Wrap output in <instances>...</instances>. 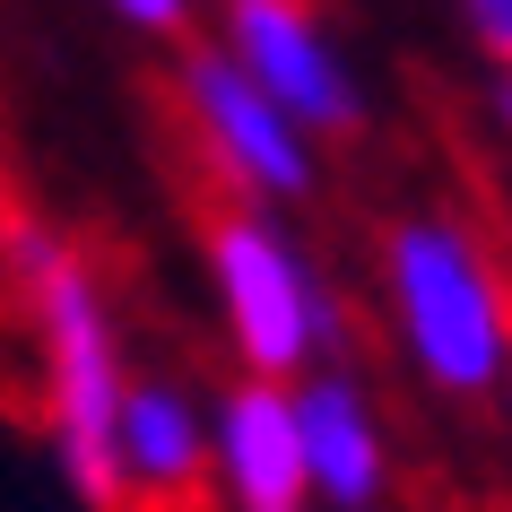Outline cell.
I'll return each instance as SVG.
<instances>
[{
	"mask_svg": "<svg viewBox=\"0 0 512 512\" xmlns=\"http://www.w3.org/2000/svg\"><path fill=\"white\" fill-rule=\"evenodd\" d=\"M209 287H217V313H226V339H235L243 374L296 382L313 365H330L339 296L322 287L313 252L278 226V209L235 200V209L209 217Z\"/></svg>",
	"mask_w": 512,
	"mask_h": 512,
	"instance_id": "cell-3",
	"label": "cell"
},
{
	"mask_svg": "<svg viewBox=\"0 0 512 512\" xmlns=\"http://www.w3.org/2000/svg\"><path fill=\"white\" fill-rule=\"evenodd\" d=\"M495 400H504V417H512V365H504V382H495Z\"/></svg>",
	"mask_w": 512,
	"mask_h": 512,
	"instance_id": "cell-12",
	"label": "cell"
},
{
	"mask_svg": "<svg viewBox=\"0 0 512 512\" xmlns=\"http://www.w3.org/2000/svg\"><path fill=\"white\" fill-rule=\"evenodd\" d=\"M209 486L226 512H313L304 486V434H296V391L243 374L209 408Z\"/></svg>",
	"mask_w": 512,
	"mask_h": 512,
	"instance_id": "cell-6",
	"label": "cell"
},
{
	"mask_svg": "<svg viewBox=\"0 0 512 512\" xmlns=\"http://www.w3.org/2000/svg\"><path fill=\"white\" fill-rule=\"evenodd\" d=\"M287 391H296L313 512H382V495H391V434H382L374 391H365L348 365H313V374H296Z\"/></svg>",
	"mask_w": 512,
	"mask_h": 512,
	"instance_id": "cell-7",
	"label": "cell"
},
{
	"mask_svg": "<svg viewBox=\"0 0 512 512\" xmlns=\"http://www.w3.org/2000/svg\"><path fill=\"white\" fill-rule=\"evenodd\" d=\"M113 478H122V504H191L209 486V408L165 374H131L113 408Z\"/></svg>",
	"mask_w": 512,
	"mask_h": 512,
	"instance_id": "cell-8",
	"label": "cell"
},
{
	"mask_svg": "<svg viewBox=\"0 0 512 512\" xmlns=\"http://www.w3.org/2000/svg\"><path fill=\"white\" fill-rule=\"evenodd\" d=\"M113 18H122V27L131 35H157V44H183L191 35V9H200V0H105Z\"/></svg>",
	"mask_w": 512,
	"mask_h": 512,
	"instance_id": "cell-9",
	"label": "cell"
},
{
	"mask_svg": "<svg viewBox=\"0 0 512 512\" xmlns=\"http://www.w3.org/2000/svg\"><path fill=\"white\" fill-rule=\"evenodd\" d=\"M174 105H183L191 148L209 157V174L235 200L287 209V200L313 191V148L322 139L304 131V122H287L261 87L243 79L235 61H226V44H183V61H174Z\"/></svg>",
	"mask_w": 512,
	"mask_h": 512,
	"instance_id": "cell-4",
	"label": "cell"
},
{
	"mask_svg": "<svg viewBox=\"0 0 512 512\" xmlns=\"http://www.w3.org/2000/svg\"><path fill=\"white\" fill-rule=\"evenodd\" d=\"M486 113H495V131L512 139V61H495V79H486Z\"/></svg>",
	"mask_w": 512,
	"mask_h": 512,
	"instance_id": "cell-11",
	"label": "cell"
},
{
	"mask_svg": "<svg viewBox=\"0 0 512 512\" xmlns=\"http://www.w3.org/2000/svg\"><path fill=\"white\" fill-rule=\"evenodd\" d=\"M9 278H18L27 322H35V391H44V434H53L61 478L96 512H131L122 478H113V408L131 391V365H122V330H113L105 287L35 217H9Z\"/></svg>",
	"mask_w": 512,
	"mask_h": 512,
	"instance_id": "cell-1",
	"label": "cell"
},
{
	"mask_svg": "<svg viewBox=\"0 0 512 512\" xmlns=\"http://www.w3.org/2000/svg\"><path fill=\"white\" fill-rule=\"evenodd\" d=\"M382 322L391 348L443 400H495L512 365V278L495 243L452 209H417L382 235Z\"/></svg>",
	"mask_w": 512,
	"mask_h": 512,
	"instance_id": "cell-2",
	"label": "cell"
},
{
	"mask_svg": "<svg viewBox=\"0 0 512 512\" xmlns=\"http://www.w3.org/2000/svg\"><path fill=\"white\" fill-rule=\"evenodd\" d=\"M217 44L243 79L261 87L287 122H304L313 139L365 131V87H356L339 35L322 27L313 0H217Z\"/></svg>",
	"mask_w": 512,
	"mask_h": 512,
	"instance_id": "cell-5",
	"label": "cell"
},
{
	"mask_svg": "<svg viewBox=\"0 0 512 512\" xmlns=\"http://www.w3.org/2000/svg\"><path fill=\"white\" fill-rule=\"evenodd\" d=\"M460 27L478 35L486 61H512V0H460Z\"/></svg>",
	"mask_w": 512,
	"mask_h": 512,
	"instance_id": "cell-10",
	"label": "cell"
}]
</instances>
